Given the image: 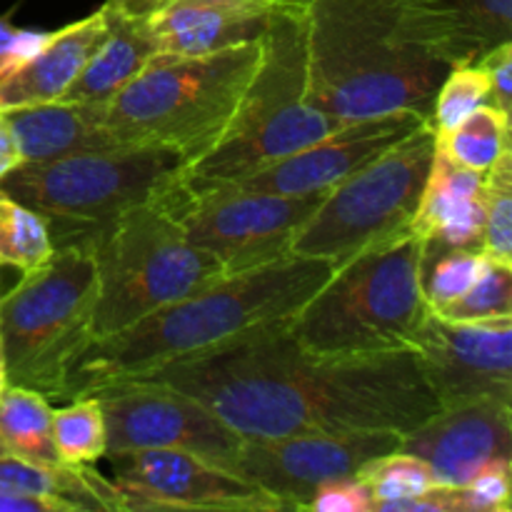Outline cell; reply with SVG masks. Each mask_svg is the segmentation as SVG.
<instances>
[{"label": "cell", "instance_id": "6da1fadb", "mask_svg": "<svg viewBox=\"0 0 512 512\" xmlns=\"http://www.w3.org/2000/svg\"><path fill=\"white\" fill-rule=\"evenodd\" d=\"M128 380L190 395L240 438L403 435L440 408L413 348L330 358L305 350L285 320Z\"/></svg>", "mask_w": 512, "mask_h": 512}, {"label": "cell", "instance_id": "7a4b0ae2", "mask_svg": "<svg viewBox=\"0 0 512 512\" xmlns=\"http://www.w3.org/2000/svg\"><path fill=\"white\" fill-rule=\"evenodd\" d=\"M323 258L288 255L220 278L128 328L95 338L65 378V400L93 395L118 380L205 353L250 330L288 320L333 275Z\"/></svg>", "mask_w": 512, "mask_h": 512}, {"label": "cell", "instance_id": "3957f363", "mask_svg": "<svg viewBox=\"0 0 512 512\" xmlns=\"http://www.w3.org/2000/svg\"><path fill=\"white\" fill-rule=\"evenodd\" d=\"M308 100L340 125L385 113L430 120L450 65L408 30L400 0H308Z\"/></svg>", "mask_w": 512, "mask_h": 512}, {"label": "cell", "instance_id": "277c9868", "mask_svg": "<svg viewBox=\"0 0 512 512\" xmlns=\"http://www.w3.org/2000/svg\"><path fill=\"white\" fill-rule=\"evenodd\" d=\"M305 3L280 8L265 28L260 63L223 138L183 165L180 188L235 183L340 128L308 100V13Z\"/></svg>", "mask_w": 512, "mask_h": 512}, {"label": "cell", "instance_id": "5b68a950", "mask_svg": "<svg viewBox=\"0 0 512 512\" xmlns=\"http://www.w3.org/2000/svg\"><path fill=\"white\" fill-rule=\"evenodd\" d=\"M260 53L255 40L210 55L153 58L113 100L95 105L98 123L118 145H160L193 163L228 130Z\"/></svg>", "mask_w": 512, "mask_h": 512}, {"label": "cell", "instance_id": "8992f818", "mask_svg": "<svg viewBox=\"0 0 512 512\" xmlns=\"http://www.w3.org/2000/svg\"><path fill=\"white\" fill-rule=\"evenodd\" d=\"M425 238L408 230L333 270L313 298L285 320L305 350L330 358L410 348L428 303Z\"/></svg>", "mask_w": 512, "mask_h": 512}, {"label": "cell", "instance_id": "52a82bcc", "mask_svg": "<svg viewBox=\"0 0 512 512\" xmlns=\"http://www.w3.org/2000/svg\"><path fill=\"white\" fill-rule=\"evenodd\" d=\"M98 265L85 240L55 245L0 298V340L10 385L65 400V378L95 340Z\"/></svg>", "mask_w": 512, "mask_h": 512}, {"label": "cell", "instance_id": "ba28073f", "mask_svg": "<svg viewBox=\"0 0 512 512\" xmlns=\"http://www.w3.org/2000/svg\"><path fill=\"white\" fill-rule=\"evenodd\" d=\"M73 240H85L98 265L95 338L118 333L228 275L213 253L180 233L158 200L135 205Z\"/></svg>", "mask_w": 512, "mask_h": 512}, {"label": "cell", "instance_id": "9c48e42d", "mask_svg": "<svg viewBox=\"0 0 512 512\" xmlns=\"http://www.w3.org/2000/svg\"><path fill=\"white\" fill-rule=\"evenodd\" d=\"M185 165L160 145H110L45 163H20L0 190L65 228L60 243L78 238L135 205L153 203ZM55 243V245H60Z\"/></svg>", "mask_w": 512, "mask_h": 512}, {"label": "cell", "instance_id": "30bf717a", "mask_svg": "<svg viewBox=\"0 0 512 512\" xmlns=\"http://www.w3.org/2000/svg\"><path fill=\"white\" fill-rule=\"evenodd\" d=\"M435 158V128L423 123L328 190L290 243V255L335 268L408 233Z\"/></svg>", "mask_w": 512, "mask_h": 512}, {"label": "cell", "instance_id": "8fae6325", "mask_svg": "<svg viewBox=\"0 0 512 512\" xmlns=\"http://www.w3.org/2000/svg\"><path fill=\"white\" fill-rule=\"evenodd\" d=\"M323 195H278L215 185L188 190L170 183L158 205L180 233L220 260L228 275L290 255V243Z\"/></svg>", "mask_w": 512, "mask_h": 512}, {"label": "cell", "instance_id": "7c38bea8", "mask_svg": "<svg viewBox=\"0 0 512 512\" xmlns=\"http://www.w3.org/2000/svg\"><path fill=\"white\" fill-rule=\"evenodd\" d=\"M93 395L103 410L105 455L183 450L228 470L235 468L245 438L190 395L138 380H120Z\"/></svg>", "mask_w": 512, "mask_h": 512}, {"label": "cell", "instance_id": "4fadbf2b", "mask_svg": "<svg viewBox=\"0 0 512 512\" xmlns=\"http://www.w3.org/2000/svg\"><path fill=\"white\" fill-rule=\"evenodd\" d=\"M398 448L400 433L390 430L245 438L233 470L283 510H305L315 490L333 480L358 478L365 463Z\"/></svg>", "mask_w": 512, "mask_h": 512}, {"label": "cell", "instance_id": "5bb4252c", "mask_svg": "<svg viewBox=\"0 0 512 512\" xmlns=\"http://www.w3.org/2000/svg\"><path fill=\"white\" fill-rule=\"evenodd\" d=\"M115 470L125 512L228 510L278 512L283 505L233 470L183 450L105 455Z\"/></svg>", "mask_w": 512, "mask_h": 512}, {"label": "cell", "instance_id": "9a60e30c", "mask_svg": "<svg viewBox=\"0 0 512 512\" xmlns=\"http://www.w3.org/2000/svg\"><path fill=\"white\" fill-rule=\"evenodd\" d=\"M410 348L440 405L480 398L512 405V315L460 323L428 308Z\"/></svg>", "mask_w": 512, "mask_h": 512}, {"label": "cell", "instance_id": "2e32d148", "mask_svg": "<svg viewBox=\"0 0 512 512\" xmlns=\"http://www.w3.org/2000/svg\"><path fill=\"white\" fill-rule=\"evenodd\" d=\"M423 123H428V118L410 110L345 123L315 143L265 165L258 173L225 185L278 195H325Z\"/></svg>", "mask_w": 512, "mask_h": 512}, {"label": "cell", "instance_id": "e0dca14e", "mask_svg": "<svg viewBox=\"0 0 512 512\" xmlns=\"http://www.w3.org/2000/svg\"><path fill=\"white\" fill-rule=\"evenodd\" d=\"M398 450L428 463L438 485L463 488L490 460L510 458L512 405L493 398L440 405L400 435Z\"/></svg>", "mask_w": 512, "mask_h": 512}, {"label": "cell", "instance_id": "ac0fdd59", "mask_svg": "<svg viewBox=\"0 0 512 512\" xmlns=\"http://www.w3.org/2000/svg\"><path fill=\"white\" fill-rule=\"evenodd\" d=\"M285 0H165L140 20L155 58H190L263 38Z\"/></svg>", "mask_w": 512, "mask_h": 512}, {"label": "cell", "instance_id": "d6986e66", "mask_svg": "<svg viewBox=\"0 0 512 512\" xmlns=\"http://www.w3.org/2000/svg\"><path fill=\"white\" fill-rule=\"evenodd\" d=\"M405 25L448 65L512 43V0H400Z\"/></svg>", "mask_w": 512, "mask_h": 512}, {"label": "cell", "instance_id": "ffe728a7", "mask_svg": "<svg viewBox=\"0 0 512 512\" xmlns=\"http://www.w3.org/2000/svg\"><path fill=\"white\" fill-rule=\"evenodd\" d=\"M483 173L455 163L435 145L428 183L410 230L435 250L483 248Z\"/></svg>", "mask_w": 512, "mask_h": 512}, {"label": "cell", "instance_id": "44dd1931", "mask_svg": "<svg viewBox=\"0 0 512 512\" xmlns=\"http://www.w3.org/2000/svg\"><path fill=\"white\" fill-rule=\"evenodd\" d=\"M108 33L110 15L105 8L50 33L48 43L23 68L0 80V113L63 98L68 85L83 70L85 60L95 53Z\"/></svg>", "mask_w": 512, "mask_h": 512}, {"label": "cell", "instance_id": "7402d4cb", "mask_svg": "<svg viewBox=\"0 0 512 512\" xmlns=\"http://www.w3.org/2000/svg\"><path fill=\"white\" fill-rule=\"evenodd\" d=\"M3 118L13 130L23 163H45L85 150L118 145L98 123L95 105L53 100L3 110Z\"/></svg>", "mask_w": 512, "mask_h": 512}, {"label": "cell", "instance_id": "603a6c76", "mask_svg": "<svg viewBox=\"0 0 512 512\" xmlns=\"http://www.w3.org/2000/svg\"><path fill=\"white\" fill-rule=\"evenodd\" d=\"M153 58L155 48L138 18H110V33L85 60L83 70L60 100L78 105H105Z\"/></svg>", "mask_w": 512, "mask_h": 512}, {"label": "cell", "instance_id": "cb8c5ba5", "mask_svg": "<svg viewBox=\"0 0 512 512\" xmlns=\"http://www.w3.org/2000/svg\"><path fill=\"white\" fill-rule=\"evenodd\" d=\"M0 493L55 495L78 510L125 512L123 493L115 480L103 478L93 465H48L28 463L0 448Z\"/></svg>", "mask_w": 512, "mask_h": 512}, {"label": "cell", "instance_id": "d4e9b609", "mask_svg": "<svg viewBox=\"0 0 512 512\" xmlns=\"http://www.w3.org/2000/svg\"><path fill=\"white\" fill-rule=\"evenodd\" d=\"M50 400L23 385H5L0 393V448L28 463L65 465L50 433Z\"/></svg>", "mask_w": 512, "mask_h": 512}, {"label": "cell", "instance_id": "484cf974", "mask_svg": "<svg viewBox=\"0 0 512 512\" xmlns=\"http://www.w3.org/2000/svg\"><path fill=\"white\" fill-rule=\"evenodd\" d=\"M435 145L455 163L485 173L510 148V115L493 103L478 105L448 133H435Z\"/></svg>", "mask_w": 512, "mask_h": 512}, {"label": "cell", "instance_id": "4316f807", "mask_svg": "<svg viewBox=\"0 0 512 512\" xmlns=\"http://www.w3.org/2000/svg\"><path fill=\"white\" fill-rule=\"evenodd\" d=\"M53 250L48 220L0 190V268L10 265L28 273L43 265Z\"/></svg>", "mask_w": 512, "mask_h": 512}, {"label": "cell", "instance_id": "83f0119b", "mask_svg": "<svg viewBox=\"0 0 512 512\" xmlns=\"http://www.w3.org/2000/svg\"><path fill=\"white\" fill-rule=\"evenodd\" d=\"M55 450L65 465H95L105 458V420L95 395L73 398L50 415Z\"/></svg>", "mask_w": 512, "mask_h": 512}, {"label": "cell", "instance_id": "f1b7e54d", "mask_svg": "<svg viewBox=\"0 0 512 512\" xmlns=\"http://www.w3.org/2000/svg\"><path fill=\"white\" fill-rule=\"evenodd\" d=\"M483 248L493 263L512 265V150L508 148L483 173Z\"/></svg>", "mask_w": 512, "mask_h": 512}, {"label": "cell", "instance_id": "f546056e", "mask_svg": "<svg viewBox=\"0 0 512 512\" xmlns=\"http://www.w3.org/2000/svg\"><path fill=\"white\" fill-rule=\"evenodd\" d=\"M358 480L373 493L375 512L383 503H395V500H410L423 495L435 485L433 470L415 455L393 450L373 458L360 468Z\"/></svg>", "mask_w": 512, "mask_h": 512}, {"label": "cell", "instance_id": "4dcf8cb0", "mask_svg": "<svg viewBox=\"0 0 512 512\" xmlns=\"http://www.w3.org/2000/svg\"><path fill=\"white\" fill-rule=\"evenodd\" d=\"M485 263L488 258L480 250H435L425 245L423 273H420L425 303L433 310L453 303L473 288Z\"/></svg>", "mask_w": 512, "mask_h": 512}, {"label": "cell", "instance_id": "1f68e13d", "mask_svg": "<svg viewBox=\"0 0 512 512\" xmlns=\"http://www.w3.org/2000/svg\"><path fill=\"white\" fill-rule=\"evenodd\" d=\"M485 103H493V100H490V80L483 65L478 60L450 65L448 75L435 95L430 123H433L435 133H448L465 115Z\"/></svg>", "mask_w": 512, "mask_h": 512}, {"label": "cell", "instance_id": "d6a6232c", "mask_svg": "<svg viewBox=\"0 0 512 512\" xmlns=\"http://www.w3.org/2000/svg\"><path fill=\"white\" fill-rule=\"evenodd\" d=\"M435 313L448 320H460V323L512 315V265L488 260L473 288Z\"/></svg>", "mask_w": 512, "mask_h": 512}, {"label": "cell", "instance_id": "836d02e7", "mask_svg": "<svg viewBox=\"0 0 512 512\" xmlns=\"http://www.w3.org/2000/svg\"><path fill=\"white\" fill-rule=\"evenodd\" d=\"M465 512H510V458H495L460 488Z\"/></svg>", "mask_w": 512, "mask_h": 512}, {"label": "cell", "instance_id": "e575fe53", "mask_svg": "<svg viewBox=\"0 0 512 512\" xmlns=\"http://www.w3.org/2000/svg\"><path fill=\"white\" fill-rule=\"evenodd\" d=\"M305 510L310 512H375V498L358 478L333 480L315 490Z\"/></svg>", "mask_w": 512, "mask_h": 512}, {"label": "cell", "instance_id": "d590c367", "mask_svg": "<svg viewBox=\"0 0 512 512\" xmlns=\"http://www.w3.org/2000/svg\"><path fill=\"white\" fill-rule=\"evenodd\" d=\"M48 38L50 33H43V30L15 28L8 20H0V80L23 68L48 43Z\"/></svg>", "mask_w": 512, "mask_h": 512}, {"label": "cell", "instance_id": "8d00e7d4", "mask_svg": "<svg viewBox=\"0 0 512 512\" xmlns=\"http://www.w3.org/2000/svg\"><path fill=\"white\" fill-rule=\"evenodd\" d=\"M490 80V100L505 115L512 113V43L488 50L478 60Z\"/></svg>", "mask_w": 512, "mask_h": 512}, {"label": "cell", "instance_id": "74e56055", "mask_svg": "<svg viewBox=\"0 0 512 512\" xmlns=\"http://www.w3.org/2000/svg\"><path fill=\"white\" fill-rule=\"evenodd\" d=\"M0 512H78V508L55 495L0 493Z\"/></svg>", "mask_w": 512, "mask_h": 512}, {"label": "cell", "instance_id": "f35d334b", "mask_svg": "<svg viewBox=\"0 0 512 512\" xmlns=\"http://www.w3.org/2000/svg\"><path fill=\"white\" fill-rule=\"evenodd\" d=\"M23 163V155H20L18 143H15V135L10 130L8 120L0 113V180L8 173H13L18 165Z\"/></svg>", "mask_w": 512, "mask_h": 512}, {"label": "cell", "instance_id": "ab89813d", "mask_svg": "<svg viewBox=\"0 0 512 512\" xmlns=\"http://www.w3.org/2000/svg\"><path fill=\"white\" fill-rule=\"evenodd\" d=\"M163 0H105L103 8L108 10L110 18H143Z\"/></svg>", "mask_w": 512, "mask_h": 512}, {"label": "cell", "instance_id": "60d3db41", "mask_svg": "<svg viewBox=\"0 0 512 512\" xmlns=\"http://www.w3.org/2000/svg\"><path fill=\"white\" fill-rule=\"evenodd\" d=\"M8 385V375H5V355H3V340H0V393Z\"/></svg>", "mask_w": 512, "mask_h": 512}, {"label": "cell", "instance_id": "b9f144b4", "mask_svg": "<svg viewBox=\"0 0 512 512\" xmlns=\"http://www.w3.org/2000/svg\"><path fill=\"white\" fill-rule=\"evenodd\" d=\"M3 295H5L3 293V275H0V298H3Z\"/></svg>", "mask_w": 512, "mask_h": 512}, {"label": "cell", "instance_id": "7bdbcfd3", "mask_svg": "<svg viewBox=\"0 0 512 512\" xmlns=\"http://www.w3.org/2000/svg\"><path fill=\"white\" fill-rule=\"evenodd\" d=\"M165 3V0H163ZM285 3H305V0H285Z\"/></svg>", "mask_w": 512, "mask_h": 512}]
</instances>
